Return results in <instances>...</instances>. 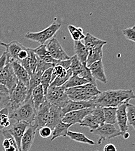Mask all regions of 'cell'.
<instances>
[{
    "label": "cell",
    "instance_id": "60d3db41",
    "mask_svg": "<svg viewBox=\"0 0 135 151\" xmlns=\"http://www.w3.org/2000/svg\"><path fill=\"white\" fill-rule=\"evenodd\" d=\"M39 134L43 138H48L52 135L53 130L48 126H44L39 129Z\"/></svg>",
    "mask_w": 135,
    "mask_h": 151
},
{
    "label": "cell",
    "instance_id": "8d00e7d4",
    "mask_svg": "<svg viewBox=\"0 0 135 151\" xmlns=\"http://www.w3.org/2000/svg\"><path fill=\"white\" fill-rule=\"evenodd\" d=\"M29 65L30 70L33 73L36 72L37 66H38V57L35 54L33 48H29Z\"/></svg>",
    "mask_w": 135,
    "mask_h": 151
},
{
    "label": "cell",
    "instance_id": "74e56055",
    "mask_svg": "<svg viewBox=\"0 0 135 151\" xmlns=\"http://www.w3.org/2000/svg\"><path fill=\"white\" fill-rule=\"evenodd\" d=\"M33 51L36 56L42 60H44L48 56L50 55L47 51L45 44L40 45L38 47L33 48Z\"/></svg>",
    "mask_w": 135,
    "mask_h": 151
},
{
    "label": "cell",
    "instance_id": "e575fe53",
    "mask_svg": "<svg viewBox=\"0 0 135 151\" xmlns=\"http://www.w3.org/2000/svg\"><path fill=\"white\" fill-rule=\"evenodd\" d=\"M91 114L95 117L97 122L99 124L100 126L103 125L105 123L104 114L103 108L101 107H95L93 108V111Z\"/></svg>",
    "mask_w": 135,
    "mask_h": 151
},
{
    "label": "cell",
    "instance_id": "4fadbf2b",
    "mask_svg": "<svg viewBox=\"0 0 135 151\" xmlns=\"http://www.w3.org/2000/svg\"><path fill=\"white\" fill-rule=\"evenodd\" d=\"M30 124L26 122H17L7 130L15 139L19 150L21 151V140L26 130Z\"/></svg>",
    "mask_w": 135,
    "mask_h": 151
},
{
    "label": "cell",
    "instance_id": "8992f818",
    "mask_svg": "<svg viewBox=\"0 0 135 151\" xmlns=\"http://www.w3.org/2000/svg\"><path fill=\"white\" fill-rule=\"evenodd\" d=\"M31 95L29 93L28 87L19 81L15 89L9 95L10 112L19 107L27 98L31 97Z\"/></svg>",
    "mask_w": 135,
    "mask_h": 151
},
{
    "label": "cell",
    "instance_id": "9c48e42d",
    "mask_svg": "<svg viewBox=\"0 0 135 151\" xmlns=\"http://www.w3.org/2000/svg\"><path fill=\"white\" fill-rule=\"evenodd\" d=\"M46 48L50 56L58 60H66L71 58L64 51L57 39L53 38L45 44Z\"/></svg>",
    "mask_w": 135,
    "mask_h": 151
},
{
    "label": "cell",
    "instance_id": "ba28073f",
    "mask_svg": "<svg viewBox=\"0 0 135 151\" xmlns=\"http://www.w3.org/2000/svg\"><path fill=\"white\" fill-rule=\"evenodd\" d=\"M90 132L99 137L97 142L98 145H101L103 141L106 139L114 138L123 134L122 132L116 128L114 125L106 123L99 126V127L93 131H90Z\"/></svg>",
    "mask_w": 135,
    "mask_h": 151
},
{
    "label": "cell",
    "instance_id": "7a4b0ae2",
    "mask_svg": "<svg viewBox=\"0 0 135 151\" xmlns=\"http://www.w3.org/2000/svg\"><path fill=\"white\" fill-rule=\"evenodd\" d=\"M36 114L32 96L27 98L22 105L10 112L9 118L17 122H23L33 124Z\"/></svg>",
    "mask_w": 135,
    "mask_h": 151
},
{
    "label": "cell",
    "instance_id": "ac0fdd59",
    "mask_svg": "<svg viewBox=\"0 0 135 151\" xmlns=\"http://www.w3.org/2000/svg\"><path fill=\"white\" fill-rule=\"evenodd\" d=\"M89 69H90L92 75L96 80H98L104 84L107 83L108 80L105 75L104 67L102 60H100L93 63L89 67Z\"/></svg>",
    "mask_w": 135,
    "mask_h": 151
},
{
    "label": "cell",
    "instance_id": "7402d4cb",
    "mask_svg": "<svg viewBox=\"0 0 135 151\" xmlns=\"http://www.w3.org/2000/svg\"><path fill=\"white\" fill-rule=\"evenodd\" d=\"M32 99L36 111L39 109L40 106L46 100L44 90L41 85L36 87L32 92Z\"/></svg>",
    "mask_w": 135,
    "mask_h": 151
},
{
    "label": "cell",
    "instance_id": "7dc6e473",
    "mask_svg": "<svg viewBox=\"0 0 135 151\" xmlns=\"http://www.w3.org/2000/svg\"><path fill=\"white\" fill-rule=\"evenodd\" d=\"M132 28H133V29H134L135 30V26H134V27H132Z\"/></svg>",
    "mask_w": 135,
    "mask_h": 151
},
{
    "label": "cell",
    "instance_id": "3957f363",
    "mask_svg": "<svg viewBox=\"0 0 135 151\" xmlns=\"http://www.w3.org/2000/svg\"><path fill=\"white\" fill-rule=\"evenodd\" d=\"M65 93L69 100L72 101H88L101 93L97 86L91 83L77 87L65 89Z\"/></svg>",
    "mask_w": 135,
    "mask_h": 151
},
{
    "label": "cell",
    "instance_id": "c3c4849f",
    "mask_svg": "<svg viewBox=\"0 0 135 151\" xmlns=\"http://www.w3.org/2000/svg\"><path fill=\"white\" fill-rule=\"evenodd\" d=\"M98 151V150H96V151Z\"/></svg>",
    "mask_w": 135,
    "mask_h": 151
},
{
    "label": "cell",
    "instance_id": "d6a6232c",
    "mask_svg": "<svg viewBox=\"0 0 135 151\" xmlns=\"http://www.w3.org/2000/svg\"><path fill=\"white\" fill-rule=\"evenodd\" d=\"M43 73L41 72H36L35 73H33L30 76L28 90L29 94L32 95V91L41 84V76Z\"/></svg>",
    "mask_w": 135,
    "mask_h": 151
},
{
    "label": "cell",
    "instance_id": "8fae6325",
    "mask_svg": "<svg viewBox=\"0 0 135 151\" xmlns=\"http://www.w3.org/2000/svg\"><path fill=\"white\" fill-rule=\"evenodd\" d=\"M92 111L93 108H87L80 111L70 112L64 115L62 122L71 126L77 123L80 124L87 115L92 113Z\"/></svg>",
    "mask_w": 135,
    "mask_h": 151
},
{
    "label": "cell",
    "instance_id": "d6986e66",
    "mask_svg": "<svg viewBox=\"0 0 135 151\" xmlns=\"http://www.w3.org/2000/svg\"><path fill=\"white\" fill-rule=\"evenodd\" d=\"M9 62H11L12 65L14 72L18 81L28 87L30 76L29 75L27 70L18 62L12 61Z\"/></svg>",
    "mask_w": 135,
    "mask_h": 151
},
{
    "label": "cell",
    "instance_id": "e0dca14e",
    "mask_svg": "<svg viewBox=\"0 0 135 151\" xmlns=\"http://www.w3.org/2000/svg\"><path fill=\"white\" fill-rule=\"evenodd\" d=\"M64 116V115L62 113L61 108L51 105L49 111L46 126H48L53 130L54 127L58 123L62 122Z\"/></svg>",
    "mask_w": 135,
    "mask_h": 151
},
{
    "label": "cell",
    "instance_id": "d590c367",
    "mask_svg": "<svg viewBox=\"0 0 135 151\" xmlns=\"http://www.w3.org/2000/svg\"><path fill=\"white\" fill-rule=\"evenodd\" d=\"M128 123L133 127L135 131V105L129 104L127 107Z\"/></svg>",
    "mask_w": 135,
    "mask_h": 151
},
{
    "label": "cell",
    "instance_id": "44dd1931",
    "mask_svg": "<svg viewBox=\"0 0 135 151\" xmlns=\"http://www.w3.org/2000/svg\"><path fill=\"white\" fill-rule=\"evenodd\" d=\"M9 114L10 108L8 103L5 106L0 109V132L1 133L8 130L11 125Z\"/></svg>",
    "mask_w": 135,
    "mask_h": 151
},
{
    "label": "cell",
    "instance_id": "f546056e",
    "mask_svg": "<svg viewBox=\"0 0 135 151\" xmlns=\"http://www.w3.org/2000/svg\"><path fill=\"white\" fill-rule=\"evenodd\" d=\"M81 127H86L90 129V131H93L99 127L100 125L97 122L95 117L90 113L87 115L79 124Z\"/></svg>",
    "mask_w": 135,
    "mask_h": 151
},
{
    "label": "cell",
    "instance_id": "f6af8a7d",
    "mask_svg": "<svg viewBox=\"0 0 135 151\" xmlns=\"http://www.w3.org/2000/svg\"><path fill=\"white\" fill-rule=\"evenodd\" d=\"M0 92L9 94V92H8V90H7V88L5 86L2 85L1 83H0Z\"/></svg>",
    "mask_w": 135,
    "mask_h": 151
},
{
    "label": "cell",
    "instance_id": "4dcf8cb0",
    "mask_svg": "<svg viewBox=\"0 0 135 151\" xmlns=\"http://www.w3.org/2000/svg\"><path fill=\"white\" fill-rule=\"evenodd\" d=\"M68 29L72 38L74 41H82L85 37L83 30L81 27H77L74 25L69 24Z\"/></svg>",
    "mask_w": 135,
    "mask_h": 151
},
{
    "label": "cell",
    "instance_id": "f35d334b",
    "mask_svg": "<svg viewBox=\"0 0 135 151\" xmlns=\"http://www.w3.org/2000/svg\"><path fill=\"white\" fill-rule=\"evenodd\" d=\"M38 66H37V69L36 72H41L43 73L47 70L50 68H54L56 66V65L54 64L46 63L43 60L40 59L38 57Z\"/></svg>",
    "mask_w": 135,
    "mask_h": 151
},
{
    "label": "cell",
    "instance_id": "836d02e7",
    "mask_svg": "<svg viewBox=\"0 0 135 151\" xmlns=\"http://www.w3.org/2000/svg\"><path fill=\"white\" fill-rule=\"evenodd\" d=\"M53 68H50L46 71H45L41 76V80L40 85L43 87L45 96L47 92L48 88L50 86L51 81V76L53 72Z\"/></svg>",
    "mask_w": 135,
    "mask_h": 151
},
{
    "label": "cell",
    "instance_id": "7c38bea8",
    "mask_svg": "<svg viewBox=\"0 0 135 151\" xmlns=\"http://www.w3.org/2000/svg\"><path fill=\"white\" fill-rule=\"evenodd\" d=\"M0 45L4 47L6 49L5 53L6 54V62L17 61V57L20 51L23 50L25 47L17 41H12L8 44L0 42Z\"/></svg>",
    "mask_w": 135,
    "mask_h": 151
},
{
    "label": "cell",
    "instance_id": "ffe728a7",
    "mask_svg": "<svg viewBox=\"0 0 135 151\" xmlns=\"http://www.w3.org/2000/svg\"><path fill=\"white\" fill-rule=\"evenodd\" d=\"M83 41V44L89 51L96 49L101 46H104L107 44V41L96 37L90 33H87L86 34Z\"/></svg>",
    "mask_w": 135,
    "mask_h": 151
},
{
    "label": "cell",
    "instance_id": "cb8c5ba5",
    "mask_svg": "<svg viewBox=\"0 0 135 151\" xmlns=\"http://www.w3.org/2000/svg\"><path fill=\"white\" fill-rule=\"evenodd\" d=\"M4 137L2 146L5 151H20L12 136L6 130L2 132Z\"/></svg>",
    "mask_w": 135,
    "mask_h": 151
},
{
    "label": "cell",
    "instance_id": "681fc988",
    "mask_svg": "<svg viewBox=\"0 0 135 151\" xmlns=\"http://www.w3.org/2000/svg\"><path fill=\"white\" fill-rule=\"evenodd\" d=\"M0 42H1V41H0Z\"/></svg>",
    "mask_w": 135,
    "mask_h": 151
},
{
    "label": "cell",
    "instance_id": "603a6c76",
    "mask_svg": "<svg viewBox=\"0 0 135 151\" xmlns=\"http://www.w3.org/2000/svg\"><path fill=\"white\" fill-rule=\"evenodd\" d=\"M74 51L75 55L80 62L86 65L89 51L82 41H74Z\"/></svg>",
    "mask_w": 135,
    "mask_h": 151
},
{
    "label": "cell",
    "instance_id": "277c9868",
    "mask_svg": "<svg viewBox=\"0 0 135 151\" xmlns=\"http://www.w3.org/2000/svg\"><path fill=\"white\" fill-rule=\"evenodd\" d=\"M61 27V23L56 20L44 30L39 32H27L25 36L28 40L38 42L41 45L45 44L47 41L53 38Z\"/></svg>",
    "mask_w": 135,
    "mask_h": 151
},
{
    "label": "cell",
    "instance_id": "f1b7e54d",
    "mask_svg": "<svg viewBox=\"0 0 135 151\" xmlns=\"http://www.w3.org/2000/svg\"><path fill=\"white\" fill-rule=\"evenodd\" d=\"M116 110L117 108L114 107L103 108L105 123L113 125L116 123Z\"/></svg>",
    "mask_w": 135,
    "mask_h": 151
},
{
    "label": "cell",
    "instance_id": "2e32d148",
    "mask_svg": "<svg viewBox=\"0 0 135 151\" xmlns=\"http://www.w3.org/2000/svg\"><path fill=\"white\" fill-rule=\"evenodd\" d=\"M94 108L93 104L90 100L88 101H72L69 100L65 106L62 108V111L64 115H65L70 112Z\"/></svg>",
    "mask_w": 135,
    "mask_h": 151
},
{
    "label": "cell",
    "instance_id": "484cf974",
    "mask_svg": "<svg viewBox=\"0 0 135 151\" xmlns=\"http://www.w3.org/2000/svg\"><path fill=\"white\" fill-rule=\"evenodd\" d=\"M103 46H101L100 47H98L96 49H94L89 51V55L86 61V64L87 68H89L93 63L102 60L103 57Z\"/></svg>",
    "mask_w": 135,
    "mask_h": 151
},
{
    "label": "cell",
    "instance_id": "b9f144b4",
    "mask_svg": "<svg viewBox=\"0 0 135 151\" xmlns=\"http://www.w3.org/2000/svg\"><path fill=\"white\" fill-rule=\"evenodd\" d=\"M9 101V94L0 92V109L5 106Z\"/></svg>",
    "mask_w": 135,
    "mask_h": 151
},
{
    "label": "cell",
    "instance_id": "5bb4252c",
    "mask_svg": "<svg viewBox=\"0 0 135 151\" xmlns=\"http://www.w3.org/2000/svg\"><path fill=\"white\" fill-rule=\"evenodd\" d=\"M129 101H126L117 107L116 110V123H118L119 130L122 132H127L128 130L127 107Z\"/></svg>",
    "mask_w": 135,
    "mask_h": 151
},
{
    "label": "cell",
    "instance_id": "1f68e13d",
    "mask_svg": "<svg viewBox=\"0 0 135 151\" xmlns=\"http://www.w3.org/2000/svg\"><path fill=\"white\" fill-rule=\"evenodd\" d=\"M85 65L80 62L75 55L71 57V63L69 69L72 73V76L79 75Z\"/></svg>",
    "mask_w": 135,
    "mask_h": 151
},
{
    "label": "cell",
    "instance_id": "4316f807",
    "mask_svg": "<svg viewBox=\"0 0 135 151\" xmlns=\"http://www.w3.org/2000/svg\"><path fill=\"white\" fill-rule=\"evenodd\" d=\"M72 140L76 141L77 142L86 144L90 145H95V142L93 140L88 138L84 134L81 132H75L72 131H68L67 135Z\"/></svg>",
    "mask_w": 135,
    "mask_h": 151
},
{
    "label": "cell",
    "instance_id": "7bdbcfd3",
    "mask_svg": "<svg viewBox=\"0 0 135 151\" xmlns=\"http://www.w3.org/2000/svg\"><path fill=\"white\" fill-rule=\"evenodd\" d=\"M6 54L4 52L0 57V73L5 68L6 63Z\"/></svg>",
    "mask_w": 135,
    "mask_h": 151
},
{
    "label": "cell",
    "instance_id": "d4e9b609",
    "mask_svg": "<svg viewBox=\"0 0 135 151\" xmlns=\"http://www.w3.org/2000/svg\"><path fill=\"white\" fill-rule=\"evenodd\" d=\"M71 126V125L65 124L62 122L59 123L53 130L51 141H53L54 139L60 137H66Z\"/></svg>",
    "mask_w": 135,
    "mask_h": 151
},
{
    "label": "cell",
    "instance_id": "6da1fadb",
    "mask_svg": "<svg viewBox=\"0 0 135 151\" xmlns=\"http://www.w3.org/2000/svg\"><path fill=\"white\" fill-rule=\"evenodd\" d=\"M135 98V93L132 90H110L101 91L90 101L95 108H117L122 104Z\"/></svg>",
    "mask_w": 135,
    "mask_h": 151
},
{
    "label": "cell",
    "instance_id": "30bf717a",
    "mask_svg": "<svg viewBox=\"0 0 135 151\" xmlns=\"http://www.w3.org/2000/svg\"><path fill=\"white\" fill-rule=\"evenodd\" d=\"M51 106V104L45 100L36 111V117L33 124L36 127L37 130L46 126Z\"/></svg>",
    "mask_w": 135,
    "mask_h": 151
},
{
    "label": "cell",
    "instance_id": "9a60e30c",
    "mask_svg": "<svg viewBox=\"0 0 135 151\" xmlns=\"http://www.w3.org/2000/svg\"><path fill=\"white\" fill-rule=\"evenodd\" d=\"M37 128L30 124L24 133L21 140V151H29L33 144Z\"/></svg>",
    "mask_w": 135,
    "mask_h": 151
},
{
    "label": "cell",
    "instance_id": "52a82bcc",
    "mask_svg": "<svg viewBox=\"0 0 135 151\" xmlns=\"http://www.w3.org/2000/svg\"><path fill=\"white\" fill-rule=\"evenodd\" d=\"M18 82L19 81L14 72L11 62H6L5 68L0 73V83L7 88L10 95Z\"/></svg>",
    "mask_w": 135,
    "mask_h": 151
},
{
    "label": "cell",
    "instance_id": "83f0119b",
    "mask_svg": "<svg viewBox=\"0 0 135 151\" xmlns=\"http://www.w3.org/2000/svg\"><path fill=\"white\" fill-rule=\"evenodd\" d=\"M88 83H89V82L83 78L77 76H72L64 84V85H63V87L65 89H67L84 86Z\"/></svg>",
    "mask_w": 135,
    "mask_h": 151
},
{
    "label": "cell",
    "instance_id": "bcb514c9",
    "mask_svg": "<svg viewBox=\"0 0 135 151\" xmlns=\"http://www.w3.org/2000/svg\"><path fill=\"white\" fill-rule=\"evenodd\" d=\"M122 136H123V138H124V139H128V138H129V137H130V134H129V132H124V133H123Z\"/></svg>",
    "mask_w": 135,
    "mask_h": 151
},
{
    "label": "cell",
    "instance_id": "ee69618b",
    "mask_svg": "<svg viewBox=\"0 0 135 151\" xmlns=\"http://www.w3.org/2000/svg\"><path fill=\"white\" fill-rule=\"evenodd\" d=\"M103 151H117V149L114 144L110 143L104 146Z\"/></svg>",
    "mask_w": 135,
    "mask_h": 151
},
{
    "label": "cell",
    "instance_id": "ab89813d",
    "mask_svg": "<svg viewBox=\"0 0 135 151\" xmlns=\"http://www.w3.org/2000/svg\"><path fill=\"white\" fill-rule=\"evenodd\" d=\"M122 33L126 38L135 42V30L132 27L123 29Z\"/></svg>",
    "mask_w": 135,
    "mask_h": 151
},
{
    "label": "cell",
    "instance_id": "5b68a950",
    "mask_svg": "<svg viewBox=\"0 0 135 151\" xmlns=\"http://www.w3.org/2000/svg\"><path fill=\"white\" fill-rule=\"evenodd\" d=\"M46 100L51 105L56 106L60 108H63L69 101L65 93V88L62 86L54 87L51 86L48 88L45 95Z\"/></svg>",
    "mask_w": 135,
    "mask_h": 151
}]
</instances>
